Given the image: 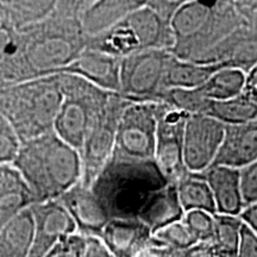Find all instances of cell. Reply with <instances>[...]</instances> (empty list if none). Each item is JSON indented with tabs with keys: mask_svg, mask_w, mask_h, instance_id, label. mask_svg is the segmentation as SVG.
Here are the masks:
<instances>
[{
	"mask_svg": "<svg viewBox=\"0 0 257 257\" xmlns=\"http://www.w3.org/2000/svg\"><path fill=\"white\" fill-rule=\"evenodd\" d=\"M12 165L27 181L36 204L59 200L82 178L79 150L54 131L22 143Z\"/></svg>",
	"mask_w": 257,
	"mask_h": 257,
	"instance_id": "obj_1",
	"label": "cell"
},
{
	"mask_svg": "<svg viewBox=\"0 0 257 257\" xmlns=\"http://www.w3.org/2000/svg\"><path fill=\"white\" fill-rule=\"evenodd\" d=\"M169 185L155 161H126L111 157L92 189L111 218L138 219L150 198Z\"/></svg>",
	"mask_w": 257,
	"mask_h": 257,
	"instance_id": "obj_2",
	"label": "cell"
},
{
	"mask_svg": "<svg viewBox=\"0 0 257 257\" xmlns=\"http://www.w3.org/2000/svg\"><path fill=\"white\" fill-rule=\"evenodd\" d=\"M175 44L170 54L176 59L195 62L229 35L246 25L237 14L233 2L206 3L188 0L172 19Z\"/></svg>",
	"mask_w": 257,
	"mask_h": 257,
	"instance_id": "obj_3",
	"label": "cell"
},
{
	"mask_svg": "<svg viewBox=\"0 0 257 257\" xmlns=\"http://www.w3.org/2000/svg\"><path fill=\"white\" fill-rule=\"evenodd\" d=\"M62 100L59 74L0 88V111L22 143L54 131Z\"/></svg>",
	"mask_w": 257,
	"mask_h": 257,
	"instance_id": "obj_4",
	"label": "cell"
},
{
	"mask_svg": "<svg viewBox=\"0 0 257 257\" xmlns=\"http://www.w3.org/2000/svg\"><path fill=\"white\" fill-rule=\"evenodd\" d=\"M19 34L25 60L35 79L55 75L86 49L80 19L61 14L56 9L43 22Z\"/></svg>",
	"mask_w": 257,
	"mask_h": 257,
	"instance_id": "obj_5",
	"label": "cell"
},
{
	"mask_svg": "<svg viewBox=\"0 0 257 257\" xmlns=\"http://www.w3.org/2000/svg\"><path fill=\"white\" fill-rule=\"evenodd\" d=\"M59 75L63 100L54 125V133L80 153L93 121L100 114L112 93L79 76Z\"/></svg>",
	"mask_w": 257,
	"mask_h": 257,
	"instance_id": "obj_6",
	"label": "cell"
},
{
	"mask_svg": "<svg viewBox=\"0 0 257 257\" xmlns=\"http://www.w3.org/2000/svg\"><path fill=\"white\" fill-rule=\"evenodd\" d=\"M127 99L112 93L100 114L93 121L80 150L82 163L81 184L92 188L95 180L113 155L118 125L128 104Z\"/></svg>",
	"mask_w": 257,
	"mask_h": 257,
	"instance_id": "obj_7",
	"label": "cell"
},
{
	"mask_svg": "<svg viewBox=\"0 0 257 257\" xmlns=\"http://www.w3.org/2000/svg\"><path fill=\"white\" fill-rule=\"evenodd\" d=\"M172 54L141 50L120 61V95L128 101L159 102Z\"/></svg>",
	"mask_w": 257,
	"mask_h": 257,
	"instance_id": "obj_8",
	"label": "cell"
},
{
	"mask_svg": "<svg viewBox=\"0 0 257 257\" xmlns=\"http://www.w3.org/2000/svg\"><path fill=\"white\" fill-rule=\"evenodd\" d=\"M156 148L155 161L170 185H178L189 170L184 160V134L191 114L165 101L155 102Z\"/></svg>",
	"mask_w": 257,
	"mask_h": 257,
	"instance_id": "obj_9",
	"label": "cell"
},
{
	"mask_svg": "<svg viewBox=\"0 0 257 257\" xmlns=\"http://www.w3.org/2000/svg\"><path fill=\"white\" fill-rule=\"evenodd\" d=\"M156 126L155 102L131 101L121 114L112 157L126 161H153Z\"/></svg>",
	"mask_w": 257,
	"mask_h": 257,
	"instance_id": "obj_10",
	"label": "cell"
},
{
	"mask_svg": "<svg viewBox=\"0 0 257 257\" xmlns=\"http://www.w3.org/2000/svg\"><path fill=\"white\" fill-rule=\"evenodd\" d=\"M226 125L205 114L189 117L184 134V160L191 173L201 174L213 166Z\"/></svg>",
	"mask_w": 257,
	"mask_h": 257,
	"instance_id": "obj_11",
	"label": "cell"
},
{
	"mask_svg": "<svg viewBox=\"0 0 257 257\" xmlns=\"http://www.w3.org/2000/svg\"><path fill=\"white\" fill-rule=\"evenodd\" d=\"M34 217V244L29 257H46L50 249L78 229L68 211L59 200L41 202L30 207Z\"/></svg>",
	"mask_w": 257,
	"mask_h": 257,
	"instance_id": "obj_12",
	"label": "cell"
},
{
	"mask_svg": "<svg viewBox=\"0 0 257 257\" xmlns=\"http://www.w3.org/2000/svg\"><path fill=\"white\" fill-rule=\"evenodd\" d=\"M59 201L73 218L78 233L85 237H100L104 227L112 219L95 192L81 182L64 193Z\"/></svg>",
	"mask_w": 257,
	"mask_h": 257,
	"instance_id": "obj_13",
	"label": "cell"
},
{
	"mask_svg": "<svg viewBox=\"0 0 257 257\" xmlns=\"http://www.w3.org/2000/svg\"><path fill=\"white\" fill-rule=\"evenodd\" d=\"M197 63H223L248 74L257 64V30L244 25L195 61Z\"/></svg>",
	"mask_w": 257,
	"mask_h": 257,
	"instance_id": "obj_14",
	"label": "cell"
},
{
	"mask_svg": "<svg viewBox=\"0 0 257 257\" xmlns=\"http://www.w3.org/2000/svg\"><path fill=\"white\" fill-rule=\"evenodd\" d=\"M120 61L85 49L72 63L56 74H70L87 80L106 92L120 94Z\"/></svg>",
	"mask_w": 257,
	"mask_h": 257,
	"instance_id": "obj_15",
	"label": "cell"
},
{
	"mask_svg": "<svg viewBox=\"0 0 257 257\" xmlns=\"http://www.w3.org/2000/svg\"><path fill=\"white\" fill-rule=\"evenodd\" d=\"M257 160V120L226 125L225 136L213 166L243 169Z\"/></svg>",
	"mask_w": 257,
	"mask_h": 257,
	"instance_id": "obj_16",
	"label": "cell"
},
{
	"mask_svg": "<svg viewBox=\"0 0 257 257\" xmlns=\"http://www.w3.org/2000/svg\"><path fill=\"white\" fill-rule=\"evenodd\" d=\"M100 238L115 257H136L152 242L153 232L140 219L112 218Z\"/></svg>",
	"mask_w": 257,
	"mask_h": 257,
	"instance_id": "obj_17",
	"label": "cell"
},
{
	"mask_svg": "<svg viewBox=\"0 0 257 257\" xmlns=\"http://www.w3.org/2000/svg\"><path fill=\"white\" fill-rule=\"evenodd\" d=\"M210 186L217 206V214L239 217L245 208L240 181V169L212 166L201 173Z\"/></svg>",
	"mask_w": 257,
	"mask_h": 257,
	"instance_id": "obj_18",
	"label": "cell"
},
{
	"mask_svg": "<svg viewBox=\"0 0 257 257\" xmlns=\"http://www.w3.org/2000/svg\"><path fill=\"white\" fill-rule=\"evenodd\" d=\"M35 204L34 193L14 165L0 166V229Z\"/></svg>",
	"mask_w": 257,
	"mask_h": 257,
	"instance_id": "obj_19",
	"label": "cell"
},
{
	"mask_svg": "<svg viewBox=\"0 0 257 257\" xmlns=\"http://www.w3.org/2000/svg\"><path fill=\"white\" fill-rule=\"evenodd\" d=\"M126 21L140 42L141 50H165L170 53L174 47L172 25L161 19L147 4L128 15Z\"/></svg>",
	"mask_w": 257,
	"mask_h": 257,
	"instance_id": "obj_20",
	"label": "cell"
},
{
	"mask_svg": "<svg viewBox=\"0 0 257 257\" xmlns=\"http://www.w3.org/2000/svg\"><path fill=\"white\" fill-rule=\"evenodd\" d=\"M144 4L142 0H92L81 17L83 35L92 37L108 30Z\"/></svg>",
	"mask_w": 257,
	"mask_h": 257,
	"instance_id": "obj_21",
	"label": "cell"
},
{
	"mask_svg": "<svg viewBox=\"0 0 257 257\" xmlns=\"http://www.w3.org/2000/svg\"><path fill=\"white\" fill-rule=\"evenodd\" d=\"M184 216L185 211L180 204L176 186L169 184L150 198L138 219L142 220L154 234L175 221L182 220Z\"/></svg>",
	"mask_w": 257,
	"mask_h": 257,
	"instance_id": "obj_22",
	"label": "cell"
},
{
	"mask_svg": "<svg viewBox=\"0 0 257 257\" xmlns=\"http://www.w3.org/2000/svg\"><path fill=\"white\" fill-rule=\"evenodd\" d=\"M86 49L123 60L137 51H141V46L125 18L120 23L96 36L86 37Z\"/></svg>",
	"mask_w": 257,
	"mask_h": 257,
	"instance_id": "obj_23",
	"label": "cell"
},
{
	"mask_svg": "<svg viewBox=\"0 0 257 257\" xmlns=\"http://www.w3.org/2000/svg\"><path fill=\"white\" fill-rule=\"evenodd\" d=\"M31 208L19 213L0 229V257H29L34 244Z\"/></svg>",
	"mask_w": 257,
	"mask_h": 257,
	"instance_id": "obj_24",
	"label": "cell"
},
{
	"mask_svg": "<svg viewBox=\"0 0 257 257\" xmlns=\"http://www.w3.org/2000/svg\"><path fill=\"white\" fill-rule=\"evenodd\" d=\"M226 64H204L170 57L165 76V89H194L205 85L213 74Z\"/></svg>",
	"mask_w": 257,
	"mask_h": 257,
	"instance_id": "obj_25",
	"label": "cell"
},
{
	"mask_svg": "<svg viewBox=\"0 0 257 257\" xmlns=\"http://www.w3.org/2000/svg\"><path fill=\"white\" fill-rule=\"evenodd\" d=\"M3 4L4 27L21 32L49 17L55 9L56 0H14L3 2Z\"/></svg>",
	"mask_w": 257,
	"mask_h": 257,
	"instance_id": "obj_26",
	"label": "cell"
},
{
	"mask_svg": "<svg viewBox=\"0 0 257 257\" xmlns=\"http://www.w3.org/2000/svg\"><path fill=\"white\" fill-rule=\"evenodd\" d=\"M180 204L185 213L189 211L200 210L211 214H217V206L213 194L202 174L189 172L176 185Z\"/></svg>",
	"mask_w": 257,
	"mask_h": 257,
	"instance_id": "obj_27",
	"label": "cell"
},
{
	"mask_svg": "<svg viewBox=\"0 0 257 257\" xmlns=\"http://www.w3.org/2000/svg\"><path fill=\"white\" fill-rule=\"evenodd\" d=\"M246 82V73L238 68L225 67L211 76L199 87L202 95L212 101H223L243 94Z\"/></svg>",
	"mask_w": 257,
	"mask_h": 257,
	"instance_id": "obj_28",
	"label": "cell"
},
{
	"mask_svg": "<svg viewBox=\"0 0 257 257\" xmlns=\"http://www.w3.org/2000/svg\"><path fill=\"white\" fill-rule=\"evenodd\" d=\"M206 115L225 125H237L257 120V106L244 94L223 101H211Z\"/></svg>",
	"mask_w": 257,
	"mask_h": 257,
	"instance_id": "obj_29",
	"label": "cell"
},
{
	"mask_svg": "<svg viewBox=\"0 0 257 257\" xmlns=\"http://www.w3.org/2000/svg\"><path fill=\"white\" fill-rule=\"evenodd\" d=\"M243 220L240 217L216 214V232L213 244L218 253L236 257L238 251Z\"/></svg>",
	"mask_w": 257,
	"mask_h": 257,
	"instance_id": "obj_30",
	"label": "cell"
},
{
	"mask_svg": "<svg viewBox=\"0 0 257 257\" xmlns=\"http://www.w3.org/2000/svg\"><path fill=\"white\" fill-rule=\"evenodd\" d=\"M160 101H165L167 104L174 106L180 111L186 113L194 114H205L206 115L208 106L211 101L210 99L205 98L199 88L194 89H182V88H172L166 89L161 95Z\"/></svg>",
	"mask_w": 257,
	"mask_h": 257,
	"instance_id": "obj_31",
	"label": "cell"
},
{
	"mask_svg": "<svg viewBox=\"0 0 257 257\" xmlns=\"http://www.w3.org/2000/svg\"><path fill=\"white\" fill-rule=\"evenodd\" d=\"M154 239L172 250H185L200 243L185 224L184 219L175 221L153 234Z\"/></svg>",
	"mask_w": 257,
	"mask_h": 257,
	"instance_id": "obj_32",
	"label": "cell"
},
{
	"mask_svg": "<svg viewBox=\"0 0 257 257\" xmlns=\"http://www.w3.org/2000/svg\"><path fill=\"white\" fill-rule=\"evenodd\" d=\"M184 221L200 243H213L216 232V214L194 210L186 212Z\"/></svg>",
	"mask_w": 257,
	"mask_h": 257,
	"instance_id": "obj_33",
	"label": "cell"
},
{
	"mask_svg": "<svg viewBox=\"0 0 257 257\" xmlns=\"http://www.w3.org/2000/svg\"><path fill=\"white\" fill-rule=\"evenodd\" d=\"M21 140L5 114L0 111V166L12 165L18 155Z\"/></svg>",
	"mask_w": 257,
	"mask_h": 257,
	"instance_id": "obj_34",
	"label": "cell"
},
{
	"mask_svg": "<svg viewBox=\"0 0 257 257\" xmlns=\"http://www.w3.org/2000/svg\"><path fill=\"white\" fill-rule=\"evenodd\" d=\"M86 248V237L73 233L56 243L46 257H83Z\"/></svg>",
	"mask_w": 257,
	"mask_h": 257,
	"instance_id": "obj_35",
	"label": "cell"
},
{
	"mask_svg": "<svg viewBox=\"0 0 257 257\" xmlns=\"http://www.w3.org/2000/svg\"><path fill=\"white\" fill-rule=\"evenodd\" d=\"M243 200L245 207L257 202V160L245 168L240 169Z\"/></svg>",
	"mask_w": 257,
	"mask_h": 257,
	"instance_id": "obj_36",
	"label": "cell"
},
{
	"mask_svg": "<svg viewBox=\"0 0 257 257\" xmlns=\"http://www.w3.org/2000/svg\"><path fill=\"white\" fill-rule=\"evenodd\" d=\"M184 3L182 0H149V2H146V4L161 19H163L167 23H172V19L174 18L175 14Z\"/></svg>",
	"mask_w": 257,
	"mask_h": 257,
	"instance_id": "obj_37",
	"label": "cell"
},
{
	"mask_svg": "<svg viewBox=\"0 0 257 257\" xmlns=\"http://www.w3.org/2000/svg\"><path fill=\"white\" fill-rule=\"evenodd\" d=\"M236 257H257V234L244 223Z\"/></svg>",
	"mask_w": 257,
	"mask_h": 257,
	"instance_id": "obj_38",
	"label": "cell"
},
{
	"mask_svg": "<svg viewBox=\"0 0 257 257\" xmlns=\"http://www.w3.org/2000/svg\"><path fill=\"white\" fill-rule=\"evenodd\" d=\"M217 249L213 243H198L185 250H173V257H216Z\"/></svg>",
	"mask_w": 257,
	"mask_h": 257,
	"instance_id": "obj_39",
	"label": "cell"
},
{
	"mask_svg": "<svg viewBox=\"0 0 257 257\" xmlns=\"http://www.w3.org/2000/svg\"><path fill=\"white\" fill-rule=\"evenodd\" d=\"M83 257H115L106 246L100 237H86V248Z\"/></svg>",
	"mask_w": 257,
	"mask_h": 257,
	"instance_id": "obj_40",
	"label": "cell"
},
{
	"mask_svg": "<svg viewBox=\"0 0 257 257\" xmlns=\"http://www.w3.org/2000/svg\"><path fill=\"white\" fill-rule=\"evenodd\" d=\"M237 14L243 19L248 27L251 25L253 16L257 12V0H243V2H233Z\"/></svg>",
	"mask_w": 257,
	"mask_h": 257,
	"instance_id": "obj_41",
	"label": "cell"
},
{
	"mask_svg": "<svg viewBox=\"0 0 257 257\" xmlns=\"http://www.w3.org/2000/svg\"><path fill=\"white\" fill-rule=\"evenodd\" d=\"M136 257H173V250L152 239L148 245Z\"/></svg>",
	"mask_w": 257,
	"mask_h": 257,
	"instance_id": "obj_42",
	"label": "cell"
},
{
	"mask_svg": "<svg viewBox=\"0 0 257 257\" xmlns=\"http://www.w3.org/2000/svg\"><path fill=\"white\" fill-rule=\"evenodd\" d=\"M243 94L257 106V64L246 74V82Z\"/></svg>",
	"mask_w": 257,
	"mask_h": 257,
	"instance_id": "obj_43",
	"label": "cell"
},
{
	"mask_svg": "<svg viewBox=\"0 0 257 257\" xmlns=\"http://www.w3.org/2000/svg\"><path fill=\"white\" fill-rule=\"evenodd\" d=\"M239 217L243 220V223L248 225L250 229L257 234V202L244 208Z\"/></svg>",
	"mask_w": 257,
	"mask_h": 257,
	"instance_id": "obj_44",
	"label": "cell"
},
{
	"mask_svg": "<svg viewBox=\"0 0 257 257\" xmlns=\"http://www.w3.org/2000/svg\"><path fill=\"white\" fill-rule=\"evenodd\" d=\"M4 21H5L4 4H3V2H0V27H2V25H4Z\"/></svg>",
	"mask_w": 257,
	"mask_h": 257,
	"instance_id": "obj_45",
	"label": "cell"
},
{
	"mask_svg": "<svg viewBox=\"0 0 257 257\" xmlns=\"http://www.w3.org/2000/svg\"><path fill=\"white\" fill-rule=\"evenodd\" d=\"M252 29H255V30H257V12L255 14V16H253V19L251 22V25H250Z\"/></svg>",
	"mask_w": 257,
	"mask_h": 257,
	"instance_id": "obj_46",
	"label": "cell"
}]
</instances>
